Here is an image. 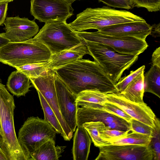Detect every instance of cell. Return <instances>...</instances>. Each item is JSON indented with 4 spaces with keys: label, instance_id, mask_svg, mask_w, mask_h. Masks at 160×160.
<instances>
[{
    "label": "cell",
    "instance_id": "7",
    "mask_svg": "<svg viewBox=\"0 0 160 160\" xmlns=\"http://www.w3.org/2000/svg\"><path fill=\"white\" fill-rule=\"evenodd\" d=\"M56 132L44 119L39 117L28 118L19 130L18 141L27 160L37 148L47 141L54 139Z\"/></svg>",
    "mask_w": 160,
    "mask_h": 160
},
{
    "label": "cell",
    "instance_id": "19",
    "mask_svg": "<svg viewBox=\"0 0 160 160\" xmlns=\"http://www.w3.org/2000/svg\"><path fill=\"white\" fill-rule=\"evenodd\" d=\"M30 78L21 72L17 70L9 76L6 86L8 90L17 97L24 96L31 87Z\"/></svg>",
    "mask_w": 160,
    "mask_h": 160
},
{
    "label": "cell",
    "instance_id": "44",
    "mask_svg": "<svg viewBox=\"0 0 160 160\" xmlns=\"http://www.w3.org/2000/svg\"><path fill=\"white\" fill-rule=\"evenodd\" d=\"M0 83H2V80L0 78Z\"/></svg>",
    "mask_w": 160,
    "mask_h": 160
},
{
    "label": "cell",
    "instance_id": "32",
    "mask_svg": "<svg viewBox=\"0 0 160 160\" xmlns=\"http://www.w3.org/2000/svg\"><path fill=\"white\" fill-rule=\"evenodd\" d=\"M129 123L130 131L146 135L152 134L153 128L141 122L132 118Z\"/></svg>",
    "mask_w": 160,
    "mask_h": 160
},
{
    "label": "cell",
    "instance_id": "3",
    "mask_svg": "<svg viewBox=\"0 0 160 160\" xmlns=\"http://www.w3.org/2000/svg\"><path fill=\"white\" fill-rule=\"evenodd\" d=\"M51 54L48 48L33 38L21 42H10L0 47V62L15 68L48 61Z\"/></svg>",
    "mask_w": 160,
    "mask_h": 160
},
{
    "label": "cell",
    "instance_id": "31",
    "mask_svg": "<svg viewBox=\"0 0 160 160\" xmlns=\"http://www.w3.org/2000/svg\"><path fill=\"white\" fill-rule=\"evenodd\" d=\"M133 7L143 8L149 12H156L160 10V0H132Z\"/></svg>",
    "mask_w": 160,
    "mask_h": 160
},
{
    "label": "cell",
    "instance_id": "18",
    "mask_svg": "<svg viewBox=\"0 0 160 160\" xmlns=\"http://www.w3.org/2000/svg\"><path fill=\"white\" fill-rule=\"evenodd\" d=\"M77 127L73 138V159L87 160L92 141L88 132L82 125Z\"/></svg>",
    "mask_w": 160,
    "mask_h": 160
},
{
    "label": "cell",
    "instance_id": "4",
    "mask_svg": "<svg viewBox=\"0 0 160 160\" xmlns=\"http://www.w3.org/2000/svg\"><path fill=\"white\" fill-rule=\"evenodd\" d=\"M13 97L0 83V120L3 137V151L8 160H27L19 144L15 131Z\"/></svg>",
    "mask_w": 160,
    "mask_h": 160
},
{
    "label": "cell",
    "instance_id": "38",
    "mask_svg": "<svg viewBox=\"0 0 160 160\" xmlns=\"http://www.w3.org/2000/svg\"><path fill=\"white\" fill-rule=\"evenodd\" d=\"M152 33L153 34H158L160 35V23L158 25H155V26H152V30L151 33Z\"/></svg>",
    "mask_w": 160,
    "mask_h": 160
},
{
    "label": "cell",
    "instance_id": "12",
    "mask_svg": "<svg viewBox=\"0 0 160 160\" xmlns=\"http://www.w3.org/2000/svg\"><path fill=\"white\" fill-rule=\"evenodd\" d=\"M107 102L122 110L132 118L153 128L156 117L151 108L144 102L136 103L129 101L118 92L105 94Z\"/></svg>",
    "mask_w": 160,
    "mask_h": 160
},
{
    "label": "cell",
    "instance_id": "22",
    "mask_svg": "<svg viewBox=\"0 0 160 160\" xmlns=\"http://www.w3.org/2000/svg\"><path fill=\"white\" fill-rule=\"evenodd\" d=\"M152 134L146 135L132 132L109 141L113 145H135L148 146L151 141Z\"/></svg>",
    "mask_w": 160,
    "mask_h": 160
},
{
    "label": "cell",
    "instance_id": "15",
    "mask_svg": "<svg viewBox=\"0 0 160 160\" xmlns=\"http://www.w3.org/2000/svg\"><path fill=\"white\" fill-rule=\"evenodd\" d=\"M152 26L146 22H134L109 26L98 31L108 35L129 36L146 41L151 34Z\"/></svg>",
    "mask_w": 160,
    "mask_h": 160
},
{
    "label": "cell",
    "instance_id": "5",
    "mask_svg": "<svg viewBox=\"0 0 160 160\" xmlns=\"http://www.w3.org/2000/svg\"><path fill=\"white\" fill-rule=\"evenodd\" d=\"M88 52L96 62L116 84L123 72L138 60V55L118 52L108 46L85 41Z\"/></svg>",
    "mask_w": 160,
    "mask_h": 160
},
{
    "label": "cell",
    "instance_id": "23",
    "mask_svg": "<svg viewBox=\"0 0 160 160\" xmlns=\"http://www.w3.org/2000/svg\"><path fill=\"white\" fill-rule=\"evenodd\" d=\"M144 92L152 93L160 98V68L152 65L144 75Z\"/></svg>",
    "mask_w": 160,
    "mask_h": 160
},
{
    "label": "cell",
    "instance_id": "27",
    "mask_svg": "<svg viewBox=\"0 0 160 160\" xmlns=\"http://www.w3.org/2000/svg\"><path fill=\"white\" fill-rule=\"evenodd\" d=\"M48 61L26 64L15 68L23 72L30 78H36L49 69Z\"/></svg>",
    "mask_w": 160,
    "mask_h": 160
},
{
    "label": "cell",
    "instance_id": "14",
    "mask_svg": "<svg viewBox=\"0 0 160 160\" xmlns=\"http://www.w3.org/2000/svg\"><path fill=\"white\" fill-rule=\"evenodd\" d=\"M4 24L5 35L10 42L26 41L35 36L39 32V27L34 20L18 16L7 18Z\"/></svg>",
    "mask_w": 160,
    "mask_h": 160
},
{
    "label": "cell",
    "instance_id": "30",
    "mask_svg": "<svg viewBox=\"0 0 160 160\" xmlns=\"http://www.w3.org/2000/svg\"><path fill=\"white\" fill-rule=\"evenodd\" d=\"M100 105L101 108L104 111L122 118L128 122L132 118L118 107L107 101Z\"/></svg>",
    "mask_w": 160,
    "mask_h": 160
},
{
    "label": "cell",
    "instance_id": "37",
    "mask_svg": "<svg viewBox=\"0 0 160 160\" xmlns=\"http://www.w3.org/2000/svg\"><path fill=\"white\" fill-rule=\"evenodd\" d=\"M10 42L5 35V32L0 33V47L3 46Z\"/></svg>",
    "mask_w": 160,
    "mask_h": 160
},
{
    "label": "cell",
    "instance_id": "1",
    "mask_svg": "<svg viewBox=\"0 0 160 160\" xmlns=\"http://www.w3.org/2000/svg\"><path fill=\"white\" fill-rule=\"evenodd\" d=\"M54 71L76 96L88 90L105 94L118 92L116 84L95 61L82 58Z\"/></svg>",
    "mask_w": 160,
    "mask_h": 160
},
{
    "label": "cell",
    "instance_id": "8",
    "mask_svg": "<svg viewBox=\"0 0 160 160\" xmlns=\"http://www.w3.org/2000/svg\"><path fill=\"white\" fill-rule=\"evenodd\" d=\"M82 40L102 44L123 54L138 55L148 47L146 41L129 37L107 34L95 32L76 31Z\"/></svg>",
    "mask_w": 160,
    "mask_h": 160
},
{
    "label": "cell",
    "instance_id": "33",
    "mask_svg": "<svg viewBox=\"0 0 160 160\" xmlns=\"http://www.w3.org/2000/svg\"><path fill=\"white\" fill-rule=\"evenodd\" d=\"M128 131H124L115 129H110L107 126L100 131L101 138L107 141L118 137L128 132Z\"/></svg>",
    "mask_w": 160,
    "mask_h": 160
},
{
    "label": "cell",
    "instance_id": "21",
    "mask_svg": "<svg viewBox=\"0 0 160 160\" xmlns=\"http://www.w3.org/2000/svg\"><path fill=\"white\" fill-rule=\"evenodd\" d=\"M126 99L136 103L144 102V72L136 78L121 92H118Z\"/></svg>",
    "mask_w": 160,
    "mask_h": 160
},
{
    "label": "cell",
    "instance_id": "25",
    "mask_svg": "<svg viewBox=\"0 0 160 160\" xmlns=\"http://www.w3.org/2000/svg\"><path fill=\"white\" fill-rule=\"evenodd\" d=\"M106 101L105 93L96 90H84L77 96L76 101L78 107L88 104L102 105Z\"/></svg>",
    "mask_w": 160,
    "mask_h": 160
},
{
    "label": "cell",
    "instance_id": "29",
    "mask_svg": "<svg viewBox=\"0 0 160 160\" xmlns=\"http://www.w3.org/2000/svg\"><path fill=\"white\" fill-rule=\"evenodd\" d=\"M145 68L143 65L134 71H131L128 76L121 78L115 85L118 92H122L136 78L144 72Z\"/></svg>",
    "mask_w": 160,
    "mask_h": 160
},
{
    "label": "cell",
    "instance_id": "43",
    "mask_svg": "<svg viewBox=\"0 0 160 160\" xmlns=\"http://www.w3.org/2000/svg\"><path fill=\"white\" fill-rule=\"evenodd\" d=\"M0 132H1L2 133L1 124V122H0Z\"/></svg>",
    "mask_w": 160,
    "mask_h": 160
},
{
    "label": "cell",
    "instance_id": "40",
    "mask_svg": "<svg viewBox=\"0 0 160 160\" xmlns=\"http://www.w3.org/2000/svg\"><path fill=\"white\" fill-rule=\"evenodd\" d=\"M3 136L2 133L1 132H0V148H1V149H2L3 150Z\"/></svg>",
    "mask_w": 160,
    "mask_h": 160
},
{
    "label": "cell",
    "instance_id": "16",
    "mask_svg": "<svg viewBox=\"0 0 160 160\" xmlns=\"http://www.w3.org/2000/svg\"><path fill=\"white\" fill-rule=\"evenodd\" d=\"M122 119H123L104 111L100 104H86L78 107L77 126H82L86 122L98 121L103 122L107 126L110 122Z\"/></svg>",
    "mask_w": 160,
    "mask_h": 160
},
{
    "label": "cell",
    "instance_id": "17",
    "mask_svg": "<svg viewBox=\"0 0 160 160\" xmlns=\"http://www.w3.org/2000/svg\"><path fill=\"white\" fill-rule=\"evenodd\" d=\"M88 52L85 41L67 50L51 54L48 61V68L53 70L82 58Z\"/></svg>",
    "mask_w": 160,
    "mask_h": 160
},
{
    "label": "cell",
    "instance_id": "2",
    "mask_svg": "<svg viewBox=\"0 0 160 160\" xmlns=\"http://www.w3.org/2000/svg\"><path fill=\"white\" fill-rule=\"evenodd\" d=\"M146 22L142 18L125 10H117L108 6L88 8L77 15L68 25L75 31L95 29L99 30L109 26L127 22Z\"/></svg>",
    "mask_w": 160,
    "mask_h": 160
},
{
    "label": "cell",
    "instance_id": "20",
    "mask_svg": "<svg viewBox=\"0 0 160 160\" xmlns=\"http://www.w3.org/2000/svg\"><path fill=\"white\" fill-rule=\"evenodd\" d=\"M66 146H55V140H49L32 153L31 160H58Z\"/></svg>",
    "mask_w": 160,
    "mask_h": 160
},
{
    "label": "cell",
    "instance_id": "6",
    "mask_svg": "<svg viewBox=\"0 0 160 160\" xmlns=\"http://www.w3.org/2000/svg\"><path fill=\"white\" fill-rule=\"evenodd\" d=\"M33 38L45 45L51 54L69 49L83 41L66 21L45 23Z\"/></svg>",
    "mask_w": 160,
    "mask_h": 160
},
{
    "label": "cell",
    "instance_id": "42",
    "mask_svg": "<svg viewBox=\"0 0 160 160\" xmlns=\"http://www.w3.org/2000/svg\"><path fill=\"white\" fill-rule=\"evenodd\" d=\"M72 4L73 2L75 1L76 0H64Z\"/></svg>",
    "mask_w": 160,
    "mask_h": 160
},
{
    "label": "cell",
    "instance_id": "41",
    "mask_svg": "<svg viewBox=\"0 0 160 160\" xmlns=\"http://www.w3.org/2000/svg\"><path fill=\"white\" fill-rule=\"evenodd\" d=\"M14 0H0V3H8L13 1Z\"/></svg>",
    "mask_w": 160,
    "mask_h": 160
},
{
    "label": "cell",
    "instance_id": "24",
    "mask_svg": "<svg viewBox=\"0 0 160 160\" xmlns=\"http://www.w3.org/2000/svg\"><path fill=\"white\" fill-rule=\"evenodd\" d=\"M37 92L43 112L44 119L54 128L57 133L61 135L64 140L67 141L66 136L55 113L42 94Z\"/></svg>",
    "mask_w": 160,
    "mask_h": 160
},
{
    "label": "cell",
    "instance_id": "26",
    "mask_svg": "<svg viewBox=\"0 0 160 160\" xmlns=\"http://www.w3.org/2000/svg\"><path fill=\"white\" fill-rule=\"evenodd\" d=\"M83 126L89 135L94 145L99 148L111 144L110 142L102 139L100 137V131L106 125L102 122H89L83 123Z\"/></svg>",
    "mask_w": 160,
    "mask_h": 160
},
{
    "label": "cell",
    "instance_id": "28",
    "mask_svg": "<svg viewBox=\"0 0 160 160\" xmlns=\"http://www.w3.org/2000/svg\"><path fill=\"white\" fill-rule=\"evenodd\" d=\"M153 156V160L160 159V122L158 118L156 117L155 126L152 129V138L149 145Z\"/></svg>",
    "mask_w": 160,
    "mask_h": 160
},
{
    "label": "cell",
    "instance_id": "10",
    "mask_svg": "<svg viewBox=\"0 0 160 160\" xmlns=\"http://www.w3.org/2000/svg\"><path fill=\"white\" fill-rule=\"evenodd\" d=\"M55 74L54 71L49 69L38 77L30 79L33 86L42 94L55 113L68 141L72 138L73 132L60 111L54 83Z\"/></svg>",
    "mask_w": 160,
    "mask_h": 160
},
{
    "label": "cell",
    "instance_id": "39",
    "mask_svg": "<svg viewBox=\"0 0 160 160\" xmlns=\"http://www.w3.org/2000/svg\"><path fill=\"white\" fill-rule=\"evenodd\" d=\"M0 160H8L7 156L1 148H0Z\"/></svg>",
    "mask_w": 160,
    "mask_h": 160
},
{
    "label": "cell",
    "instance_id": "34",
    "mask_svg": "<svg viewBox=\"0 0 160 160\" xmlns=\"http://www.w3.org/2000/svg\"><path fill=\"white\" fill-rule=\"evenodd\" d=\"M107 6L115 8L130 9L133 8L132 0H98Z\"/></svg>",
    "mask_w": 160,
    "mask_h": 160
},
{
    "label": "cell",
    "instance_id": "11",
    "mask_svg": "<svg viewBox=\"0 0 160 160\" xmlns=\"http://www.w3.org/2000/svg\"><path fill=\"white\" fill-rule=\"evenodd\" d=\"M99 148V152L95 160H152L153 158L149 145L111 144Z\"/></svg>",
    "mask_w": 160,
    "mask_h": 160
},
{
    "label": "cell",
    "instance_id": "13",
    "mask_svg": "<svg viewBox=\"0 0 160 160\" xmlns=\"http://www.w3.org/2000/svg\"><path fill=\"white\" fill-rule=\"evenodd\" d=\"M54 83L60 111L65 121L73 132L76 129L78 106L77 96L55 73Z\"/></svg>",
    "mask_w": 160,
    "mask_h": 160
},
{
    "label": "cell",
    "instance_id": "35",
    "mask_svg": "<svg viewBox=\"0 0 160 160\" xmlns=\"http://www.w3.org/2000/svg\"><path fill=\"white\" fill-rule=\"evenodd\" d=\"M8 3H0V26L5 22L8 9Z\"/></svg>",
    "mask_w": 160,
    "mask_h": 160
},
{
    "label": "cell",
    "instance_id": "9",
    "mask_svg": "<svg viewBox=\"0 0 160 160\" xmlns=\"http://www.w3.org/2000/svg\"><path fill=\"white\" fill-rule=\"evenodd\" d=\"M73 11L72 4L64 0H31V14L41 22L66 21Z\"/></svg>",
    "mask_w": 160,
    "mask_h": 160
},
{
    "label": "cell",
    "instance_id": "36",
    "mask_svg": "<svg viewBox=\"0 0 160 160\" xmlns=\"http://www.w3.org/2000/svg\"><path fill=\"white\" fill-rule=\"evenodd\" d=\"M151 60L152 65L160 68V47L157 48L154 51Z\"/></svg>",
    "mask_w": 160,
    "mask_h": 160
}]
</instances>
